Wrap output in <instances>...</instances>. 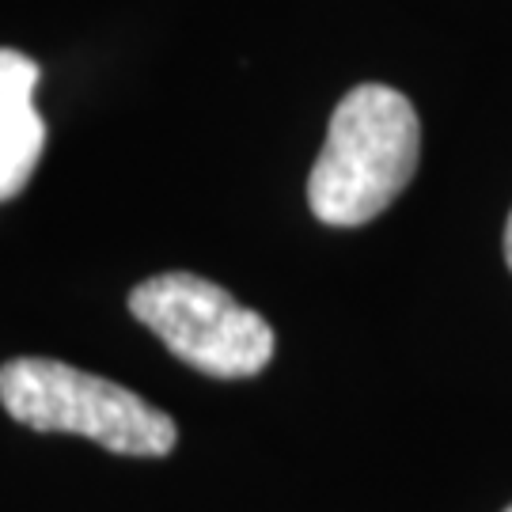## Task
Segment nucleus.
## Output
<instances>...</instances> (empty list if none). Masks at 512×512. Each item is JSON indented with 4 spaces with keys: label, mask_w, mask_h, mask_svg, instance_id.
<instances>
[{
    "label": "nucleus",
    "mask_w": 512,
    "mask_h": 512,
    "mask_svg": "<svg viewBox=\"0 0 512 512\" xmlns=\"http://www.w3.org/2000/svg\"><path fill=\"white\" fill-rule=\"evenodd\" d=\"M0 406L27 429L73 433L118 456H167L179 425L137 391L50 357H16L0 365Z\"/></svg>",
    "instance_id": "2"
},
{
    "label": "nucleus",
    "mask_w": 512,
    "mask_h": 512,
    "mask_svg": "<svg viewBox=\"0 0 512 512\" xmlns=\"http://www.w3.org/2000/svg\"><path fill=\"white\" fill-rule=\"evenodd\" d=\"M505 512H512V505H509V509H505Z\"/></svg>",
    "instance_id": "6"
},
{
    "label": "nucleus",
    "mask_w": 512,
    "mask_h": 512,
    "mask_svg": "<svg viewBox=\"0 0 512 512\" xmlns=\"http://www.w3.org/2000/svg\"><path fill=\"white\" fill-rule=\"evenodd\" d=\"M129 311L183 365L205 376L243 380L274 361V327L209 277H148L129 293Z\"/></svg>",
    "instance_id": "3"
},
{
    "label": "nucleus",
    "mask_w": 512,
    "mask_h": 512,
    "mask_svg": "<svg viewBox=\"0 0 512 512\" xmlns=\"http://www.w3.org/2000/svg\"><path fill=\"white\" fill-rule=\"evenodd\" d=\"M421 156V122L387 84H357L334 107L327 145L308 175L311 213L334 228H361L403 194Z\"/></svg>",
    "instance_id": "1"
},
{
    "label": "nucleus",
    "mask_w": 512,
    "mask_h": 512,
    "mask_svg": "<svg viewBox=\"0 0 512 512\" xmlns=\"http://www.w3.org/2000/svg\"><path fill=\"white\" fill-rule=\"evenodd\" d=\"M505 262H509L512 270V213H509V224H505Z\"/></svg>",
    "instance_id": "5"
},
{
    "label": "nucleus",
    "mask_w": 512,
    "mask_h": 512,
    "mask_svg": "<svg viewBox=\"0 0 512 512\" xmlns=\"http://www.w3.org/2000/svg\"><path fill=\"white\" fill-rule=\"evenodd\" d=\"M35 61L19 50H0V202H12L31 183L46 152L50 129L35 110Z\"/></svg>",
    "instance_id": "4"
}]
</instances>
